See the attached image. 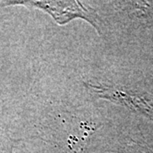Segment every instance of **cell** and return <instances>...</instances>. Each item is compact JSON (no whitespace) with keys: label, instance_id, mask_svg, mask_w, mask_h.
<instances>
[{"label":"cell","instance_id":"obj_3","mask_svg":"<svg viewBox=\"0 0 153 153\" xmlns=\"http://www.w3.org/2000/svg\"><path fill=\"white\" fill-rule=\"evenodd\" d=\"M116 153H153V146L134 140H127L117 146L116 149L110 150Z\"/></svg>","mask_w":153,"mask_h":153},{"label":"cell","instance_id":"obj_2","mask_svg":"<svg viewBox=\"0 0 153 153\" xmlns=\"http://www.w3.org/2000/svg\"><path fill=\"white\" fill-rule=\"evenodd\" d=\"M84 86L88 92L98 98L125 106L153 120V95L150 94L93 82H85Z\"/></svg>","mask_w":153,"mask_h":153},{"label":"cell","instance_id":"obj_1","mask_svg":"<svg viewBox=\"0 0 153 153\" xmlns=\"http://www.w3.org/2000/svg\"><path fill=\"white\" fill-rule=\"evenodd\" d=\"M22 5L46 12L59 25H65L75 19L88 22L101 34L95 11L78 1H7L3 6Z\"/></svg>","mask_w":153,"mask_h":153}]
</instances>
